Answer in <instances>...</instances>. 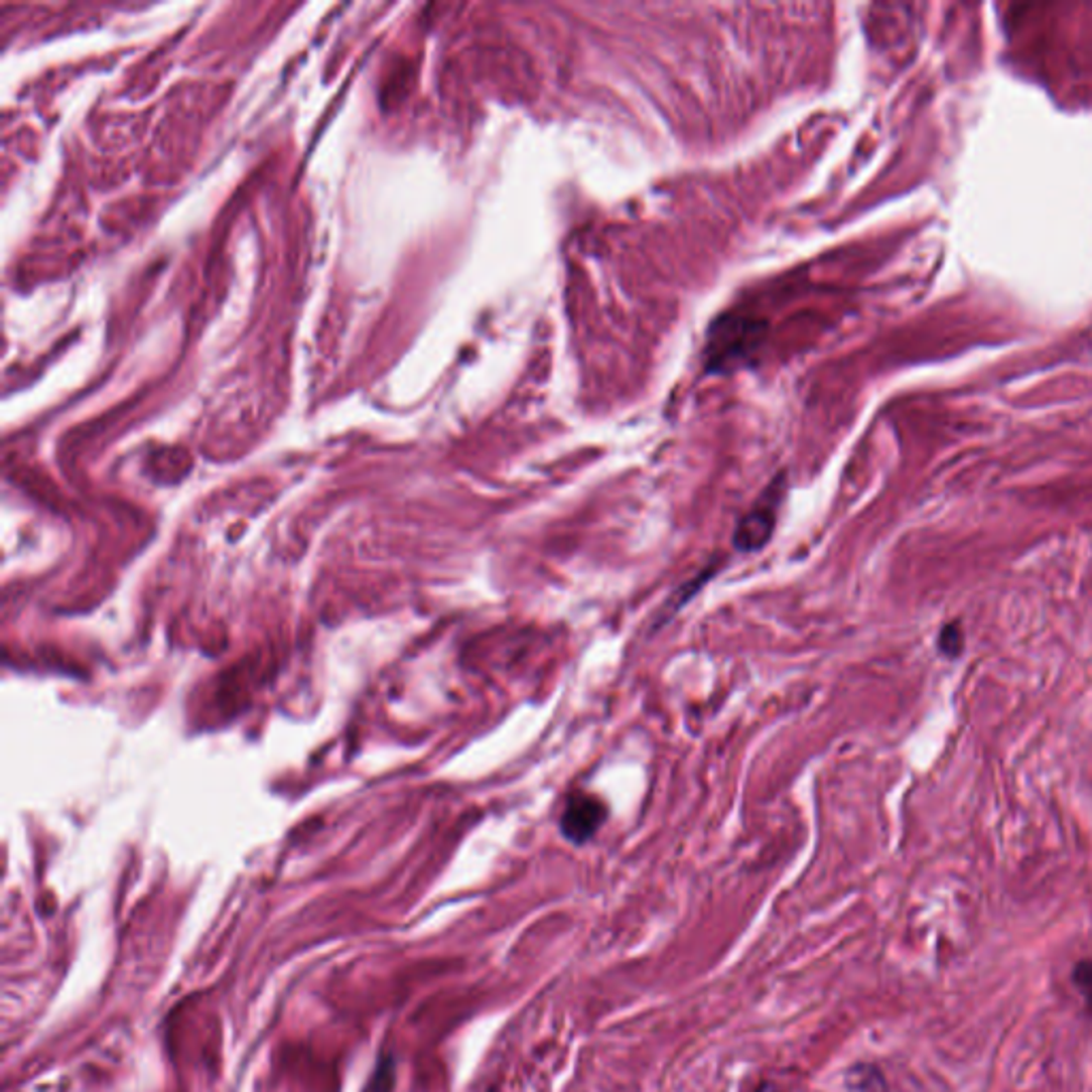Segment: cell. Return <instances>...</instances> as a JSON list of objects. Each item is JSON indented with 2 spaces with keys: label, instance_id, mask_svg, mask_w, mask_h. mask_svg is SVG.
<instances>
[{
  "label": "cell",
  "instance_id": "6da1fadb",
  "mask_svg": "<svg viewBox=\"0 0 1092 1092\" xmlns=\"http://www.w3.org/2000/svg\"><path fill=\"white\" fill-rule=\"evenodd\" d=\"M788 494L786 474L775 476V481L762 491V496L754 504L747 515H742L736 523V530L732 536L734 549L740 553H760L767 546L775 534L777 527V513L781 504H784Z\"/></svg>",
  "mask_w": 1092,
  "mask_h": 1092
},
{
  "label": "cell",
  "instance_id": "7a4b0ae2",
  "mask_svg": "<svg viewBox=\"0 0 1092 1092\" xmlns=\"http://www.w3.org/2000/svg\"><path fill=\"white\" fill-rule=\"evenodd\" d=\"M764 324L756 318L730 314L723 316L708 335V359L715 370H727L742 359L752 357L762 339Z\"/></svg>",
  "mask_w": 1092,
  "mask_h": 1092
},
{
  "label": "cell",
  "instance_id": "3957f363",
  "mask_svg": "<svg viewBox=\"0 0 1092 1092\" xmlns=\"http://www.w3.org/2000/svg\"><path fill=\"white\" fill-rule=\"evenodd\" d=\"M608 819V807L602 798L587 792L570 794L559 815V832L568 843L580 847L589 843Z\"/></svg>",
  "mask_w": 1092,
  "mask_h": 1092
},
{
  "label": "cell",
  "instance_id": "277c9868",
  "mask_svg": "<svg viewBox=\"0 0 1092 1092\" xmlns=\"http://www.w3.org/2000/svg\"><path fill=\"white\" fill-rule=\"evenodd\" d=\"M717 568H719V563L715 561V563H711V566H706V568H704V570H702V572H700V574H698L696 578H691V580H687V582H685V585H681L679 589H675V593H672V597L668 599V602H666V604H664V608H662L660 626H664V624L668 622V619H670L672 615H677V612H679V610H681V608H683V606H685V604L689 602V599H691V597H694V595H696V593H698V591L702 589V585H704V582H706L708 578H713V576L717 574Z\"/></svg>",
  "mask_w": 1092,
  "mask_h": 1092
},
{
  "label": "cell",
  "instance_id": "5b68a950",
  "mask_svg": "<svg viewBox=\"0 0 1092 1092\" xmlns=\"http://www.w3.org/2000/svg\"><path fill=\"white\" fill-rule=\"evenodd\" d=\"M849 1086L858 1092H885V1082L881 1073L870 1065H858L849 1073Z\"/></svg>",
  "mask_w": 1092,
  "mask_h": 1092
},
{
  "label": "cell",
  "instance_id": "8992f818",
  "mask_svg": "<svg viewBox=\"0 0 1092 1092\" xmlns=\"http://www.w3.org/2000/svg\"><path fill=\"white\" fill-rule=\"evenodd\" d=\"M939 651L945 655V658L950 660H956L958 655L962 653L964 649V634H962V626L960 622H950L948 626H943V630L939 632Z\"/></svg>",
  "mask_w": 1092,
  "mask_h": 1092
},
{
  "label": "cell",
  "instance_id": "52a82bcc",
  "mask_svg": "<svg viewBox=\"0 0 1092 1092\" xmlns=\"http://www.w3.org/2000/svg\"><path fill=\"white\" fill-rule=\"evenodd\" d=\"M1073 984L1082 992L1088 1013H1092V960H1082L1076 964V969H1073Z\"/></svg>",
  "mask_w": 1092,
  "mask_h": 1092
}]
</instances>
